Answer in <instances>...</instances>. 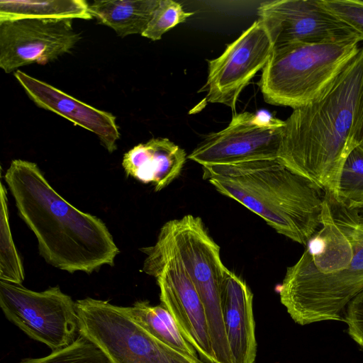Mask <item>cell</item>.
<instances>
[{"label":"cell","instance_id":"cell-1","mask_svg":"<svg viewBox=\"0 0 363 363\" xmlns=\"http://www.w3.org/2000/svg\"><path fill=\"white\" fill-rule=\"evenodd\" d=\"M363 135V46L321 96L284 121L277 160L335 199Z\"/></svg>","mask_w":363,"mask_h":363},{"label":"cell","instance_id":"cell-2","mask_svg":"<svg viewBox=\"0 0 363 363\" xmlns=\"http://www.w3.org/2000/svg\"><path fill=\"white\" fill-rule=\"evenodd\" d=\"M4 179L18 216L33 233L39 253L48 264L89 274L114 265L120 251L106 224L62 197L36 163L13 160Z\"/></svg>","mask_w":363,"mask_h":363},{"label":"cell","instance_id":"cell-3","mask_svg":"<svg viewBox=\"0 0 363 363\" xmlns=\"http://www.w3.org/2000/svg\"><path fill=\"white\" fill-rule=\"evenodd\" d=\"M221 194L261 217L278 233L306 245L321 225L324 196L277 160L202 167Z\"/></svg>","mask_w":363,"mask_h":363},{"label":"cell","instance_id":"cell-4","mask_svg":"<svg viewBox=\"0 0 363 363\" xmlns=\"http://www.w3.org/2000/svg\"><path fill=\"white\" fill-rule=\"evenodd\" d=\"M333 218L353 247L351 264L333 274H320L299 259L286 269L279 289L281 303L301 325L325 321H345L348 303L363 291V223L329 196H324Z\"/></svg>","mask_w":363,"mask_h":363},{"label":"cell","instance_id":"cell-5","mask_svg":"<svg viewBox=\"0 0 363 363\" xmlns=\"http://www.w3.org/2000/svg\"><path fill=\"white\" fill-rule=\"evenodd\" d=\"M363 37L274 47L259 82L264 101L293 109L319 98L359 52Z\"/></svg>","mask_w":363,"mask_h":363},{"label":"cell","instance_id":"cell-6","mask_svg":"<svg viewBox=\"0 0 363 363\" xmlns=\"http://www.w3.org/2000/svg\"><path fill=\"white\" fill-rule=\"evenodd\" d=\"M156 242L181 262L193 282L204 308L217 363H233L220 299L221 286L229 269L221 260L220 247L201 218L190 214L165 223Z\"/></svg>","mask_w":363,"mask_h":363},{"label":"cell","instance_id":"cell-7","mask_svg":"<svg viewBox=\"0 0 363 363\" xmlns=\"http://www.w3.org/2000/svg\"><path fill=\"white\" fill-rule=\"evenodd\" d=\"M79 333L94 343L110 363H206L157 340L123 306L90 297L75 301Z\"/></svg>","mask_w":363,"mask_h":363},{"label":"cell","instance_id":"cell-8","mask_svg":"<svg viewBox=\"0 0 363 363\" xmlns=\"http://www.w3.org/2000/svg\"><path fill=\"white\" fill-rule=\"evenodd\" d=\"M0 306L11 323L52 351L69 345L79 335L75 301L58 286L35 291L0 280Z\"/></svg>","mask_w":363,"mask_h":363},{"label":"cell","instance_id":"cell-9","mask_svg":"<svg viewBox=\"0 0 363 363\" xmlns=\"http://www.w3.org/2000/svg\"><path fill=\"white\" fill-rule=\"evenodd\" d=\"M140 250L146 255L143 270L155 278L161 304L172 315L183 337L203 362L217 363L203 303L181 262L157 242Z\"/></svg>","mask_w":363,"mask_h":363},{"label":"cell","instance_id":"cell-10","mask_svg":"<svg viewBox=\"0 0 363 363\" xmlns=\"http://www.w3.org/2000/svg\"><path fill=\"white\" fill-rule=\"evenodd\" d=\"M257 14L274 47L321 43L363 37L328 10L322 0H277L259 5Z\"/></svg>","mask_w":363,"mask_h":363},{"label":"cell","instance_id":"cell-11","mask_svg":"<svg viewBox=\"0 0 363 363\" xmlns=\"http://www.w3.org/2000/svg\"><path fill=\"white\" fill-rule=\"evenodd\" d=\"M274 48L265 26L255 21L219 57L208 60L207 101L235 111L240 94L265 67Z\"/></svg>","mask_w":363,"mask_h":363},{"label":"cell","instance_id":"cell-12","mask_svg":"<svg viewBox=\"0 0 363 363\" xmlns=\"http://www.w3.org/2000/svg\"><path fill=\"white\" fill-rule=\"evenodd\" d=\"M80 39L72 19H18L0 22V67L10 73L33 63L45 65Z\"/></svg>","mask_w":363,"mask_h":363},{"label":"cell","instance_id":"cell-13","mask_svg":"<svg viewBox=\"0 0 363 363\" xmlns=\"http://www.w3.org/2000/svg\"><path fill=\"white\" fill-rule=\"evenodd\" d=\"M282 128L259 126L253 113L234 115L222 130L208 135L188 158L202 167L277 160Z\"/></svg>","mask_w":363,"mask_h":363},{"label":"cell","instance_id":"cell-14","mask_svg":"<svg viewBox=\"0 0 363 363\" xmlns=\"http://www.w3.org/2000/svg\"><path fill=\"white\" fill-rule=\"evenodd\" d=\"M14 77L28 97L40 108L55 113L74 125L95 133L110 152L120 138L116 117L86 104L49 84L17 69Z\"/></svg>","mask_w":363,"mask_h":363},{"label":"cell","instance_id":"cell-15","mask_svg":"<svg viewBox=\"0 0 363 363\" xmlns=\"http://www.w3.org/2000/svg\"><path fill=\"white\" fill-rule=\"evenodd\" d=\"M223 318L233 363H255L257 356L253 294L228 270L220 289Z\"/></svg>","mask_w":363,"mask_h":363},{"label":"cell","instance_id":"cell-16","mask_svg":"<svg viewBox=\"0 0 363 363\" xmlns=\"http://www.w3.org/2000/svg\"><path fill=\"white\" fill-rule=\"evenodd\" d=\"M186 152L165 138H152L134 146L123 155L122 166L126 177L152 184L155 191L170 184L180 174Z\"/></svg>","mask_w":363,"mask_h":363},{"label":"cell","instance_id":"cell-17","mask_svg":"<svg viewBox=\"0 0 363 363\" xmlns=\"http://www.w3.org/2000/svg\"><path fill=\"white\" fill-rule=\"evenodd\" d=\"M160 0H96L89 5L98 23L125 37L140 34L146 29Z\"/></svg>","mask_w":363,"mask_h":363},{"label":"cell","instance_id":"cell-18","mask_svg":"<svg viewBox=\"0 0 363 363\" xmlns=\"http://www.w3.org/2000/svg\"><path fill=\"white\" fill-rule=\"evenodd\" d=\"M124 311L152 337L174 350L196 358L197 352L183 337L172 315L162 304L152 306L147 301H137Z\"/></svg>","mask_w":363,"mask_h":363},{"label":"cell","instance_id":"cell-19","mask_svg":"<svg viewBox=\"0 0 363 363\" xmlns=\"http://www.w3.org/2000/svg\"><path fill=\"white\" fill-rule=\"evenodd\" d=\"M92 18L84 0H1L0 22L18 19Z\"/></svg>","mask_w":363,"mask_h":363},{"label":"cell","instance_id":"cell-20","mask_svg":"<svg viewBox=\"0 0 363 363\" xmlns=\"http://www.w3.org/2000/svg\"><path fill=\"white\" fill-rule=\"evenodd\" d=\"M0 192V280L22 284L25 279L24 269L12 238L7 206V191L2 182Z\"/></svg>","mask_w":363,"mask_h":363},{"label":"cell","instance_id":"cell-21","mask_svg":"<svg viewBox=\"0 0 363 363\" xmlns=\"http://www.w3.org/2000/svg\"><path fill=\"white\" fill-rule=\"evenodd\" d=\"M18 363H110L104 352L86 337L79 335L69 345L45 357L25 358Z\"/></svg>","mask_w":363,"mask_h":363},{"label":"cell","instance_id":"cell-22","mask_svg":"<svg viewBox=\"0 0 363 363\" xmlns=\"http://www.w3.org/2000/svg\"><path fill=\"white\" fill-rule=\"evenodd\" d=\"M362 198L363 146L359 145L346 159L340 173L337 196L332 199L347 206Z\"/></svg>","mask_w":363,"mask_h":363},{"label":"cell","instance_id":"cell-23","mask_svg":"<svg viewBox=\"0 0 363 363\" xmlns=\"http://www.w3.org/2000/svg\"><path fill=\"white\" fill-rule=\"evenodd\" d=\"M194 12L185 11L182 6L173 0H160L146 29L141 35L152 40H158L168 30L184 22Z\"/></svg>","mask_w":363,"mask_h":363},{"label":"cell","instance_id":"cell-24","mask_svg":"<svg viewBox=\"0 0 363 363\" xmlns=\"http://www.w3.org/2000/svg\"><path fill=\"white\" fill-rule=\"evenodd\" d=\"M325 6L363 36V0H322Z\"/></svg>","mask_w":363,"mask_h":363},{"label":"cell","instance_id":"cell-25","mask_svg":"<svg viewBox=\"0 0 363 363\" xmlns=\"http://www.w3.org/2000/svg\"><path fill=\"white\" fill-rule=\"evenodd\" d=\"M344 319L348 334L363 348V291L348 303Z\"/></svg>","mask_w":363,"mask_h":363},{"label":"cell","instance_id":"cell-26","mask_svg":"<svg viewBox=\"0 0 363 363\" xmlns=\"http://www.w3.org/2000/svg\"><path fill=\"white\" fill-rule=\"evenodd\" d=\"M345 207L359 222L363 223V198Z\"/></svg>","mask_w":363,"mask_h":363},{"label":"cell","instance_id":"cell-27","mask_svg":"<svg viewBox=\"0 0 363 363\" xmlns=\"http://www.w3.org/2000/svg\"><path fill=\"white\" fill-rule=\"evenodd\" d=\"M360 145H362V146H363V135H362V140H361Z\"/></svg>","mask_w":363,"mask_h":363},{"label":"cell","instance_id":"cell-28","mask_svg":"<svg viewBox=\"0 0 363 363\" xmlns=\"http://www.w3.org/2000/svg\"></svg>","mask_w":363,"mask_h":363}]
</instances>
